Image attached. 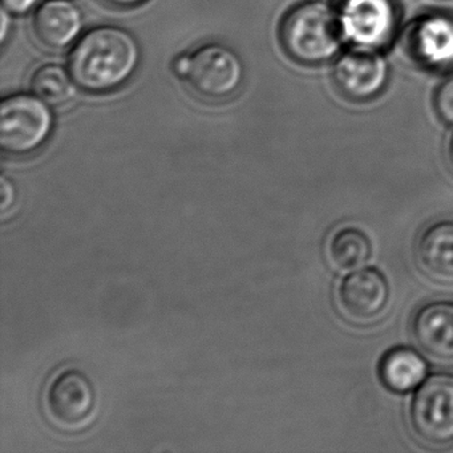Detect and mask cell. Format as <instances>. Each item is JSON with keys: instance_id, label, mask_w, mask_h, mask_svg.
I'll use <instances>...</instances> for the list:
<instances>
[{"instance_id": "4", "label": "cell", "mask_w": 453, "mask_h": 453, "mask_svg": "<svg viewBox=\"0 0 453 453\" xmlns=\"http://www.w3.org/2000/svg\"><path fill=\"white\" fill-rule=\"evenodd\" d=\"M55 116L51 105L36 95L6 97L0 107V147L12 156H27L41 150L51 137Z\"/></svg>"}, {"instance_id": "11", "label": "cell", "mask_w": 453, "mask_h": 453, "mask_svg": "<svg viewBox=\"0 0 453 453\" xmlns=\"http://www.w3.org/2000/svg\"><path fill=\"white\" fill-rule=\"evenodd\" d=\"M416 346L434 362L453 363V303L437 301L416 310L411 322Z\"/></svg>"}, {"instance_id": "17", "label": "cell", "mask_w": 453, "mask_h": 453, "mask_svg": "<svg viewBox=\"0 0 453 453\" xmlns=\"http://www.w3.org/2000/svg\"><path fill=\"white\" fill-rule=\"evenodd\" d=\"M434 103L437 116L448 126H453V76L440 84Z\"/></svg>"}, {"instance_id": "1", "label": "cell", "mask_w": 453, "mask_h": 453, "mask_svg": "<svg viewBox=\"0 0 453 453\" xmlns=\"http://www.w3.org/2000/svg\"><path fill=\"white\" fill-rule=\"evenodd\" d=\"M140 62L139 42L129 31L99 26L76 42L68 58V70L81 91L104 95L128 83Z\"/></svg>"}, {"instance_id": "5", "label": "cell", "mask_w": 453, "mask_h": 453, "mask_svg": "<svg viewBox=\"0 0 453 453\" xmlns=\"http://www.w3.org/2000/svg\"><path fill=\"white\" fill-rule=\"evenodd\" d=\"M410 424L426 444H453V373H437L420 384L411 402Z\"/></svg>"}, {"instance_id": "20", "label": "cell", "mask_w": 453, "mask_h": 453, "mask_svg": "<svg viewBox=\"0 0 453 453\" xmlns=\"http://www.w3.org/2000/svg\"><path fill=\"white\" fill-rule=\"evenodd\" d=\"M100 2L115 9L128 10L142 6L147 0H100Z\"/></svg>"}, {"instance_id": "14", "label": "cell", "mask_w": 453, "mask_h": 453, "mask_svg": "<svg viewBox=\"0 0 453 453\" xmlns=\"http://www.w3.org/2000/svg\"><path fill=\"white\" fill-rule=\"evenodd\" d=\"M426 360L411 349L387 352L379 365V375L387 388L397 394L418 388L426 376Z\"/></svg>"}, {"instance_id": "10", "label": "cell", "mask_w": 453, "mask_h": 453, "mask_svg": "<svg viewBox=\"0 0 453 453\" xmlns=\"http://www.w3.org/2000/svg\"><path fill=\"white\" fill-rule=\"evenodd\" d=\"M408 57L428 71L453 70V17L426 14L408 27L404 39Z\"/></svg>"}, {"instance_id": "3", "label": "cell", "mask_w": 453, "mask_h": 453, "mask_svg": "<svg viewBox=\"0 0 453 453\" xmlns=\"http://www.w3.org/2000/svg\"><path fill=\"white\" fill-rule=\"evenodd\" d=\"M174 75L193 95L206 102H224L234 96L245 81L240 55L221 43H209L180 55L172 63Z\"/></svg>"}, {"instance_id": "8", "label": "cell", "mask_w": 453, "mask_h": 453, "mask_svg": "<svg viewBox=\"0 0 453 453\" xmlns=\"http://www.w3.org/2000/svg\"><path fill=\"white\" fill-rule=\"evenodd\" d=\"M333 81L342 96L355 103L372 102L389 81V65L378 50L354 47L341 55L333 68Z\"/></svg>"}, {"instance_id": "12", "label": "cell", "mask_w": 453, "mask_h": 453, "mask_svg": "<svg viewBox=\"0 0 453 453\" xmlns=\"http://www.w3.org/2000/svg\"><path fill=\"white\" fill-rule=\"evenodd\" d=\"M83 27V14L71 0H46L35 10L33 18L36 41L55 51L76 43Z\"/></svg>"}, {"instance_id": "19", "label": "cell", "mask_w": 453, "mask_h": 453, "mask_svg": "<svg viewBox=\"0 0 453 453\" xmlns=\"http://www.w3.org/2000/svg\"><path fill=\"white\" fill-rule=\"evenodd\" d=\"M2 197H4V200H2L0 209H2V211L4 213V211L9 209V206L14 203L15 198L14 188H12V184L7 181L6 177H2Z\"/></svg>"}, {"instance_id": "15", "label": "cell", "mask_w": 453, "mask_h": 453, "mask_svg": "<svg viewBox=\"0 0 453 453\" xmlns=\"http://www.w3.org/2000/svg\"><path fill=\"white\" fill-rule=\"evenodd\" d=\"M372 254L370 240L357 227H343L328 241V262L339 273L362 269Z\"/></svg>"}, {"instance_id": "22", "label": "cell", "mask_w": 453, "mask_h": 453, "mask_svg": "<svg viewBox=\"0 0 453 453\" xmlns=\"http://www.w3.org/2000/svg\"><path fill=\"white\" fill-rule=\"evenodd\" d=\"M448 161H449L450 168L453 169V136L450 139L449 145H448Z\"/></svg>"}, {"instance_id": "7", "label": "cell", "mask_w": 453, "mask_h": 453, "mask_svg": "<svg viewBox=\"0 0 453 453\" xmlns=\"http://www.w3.org/2000/svg\"><path fill=\"white\" fill-rule=\"evenodd\" d=\"M96 396L89 379L79 370H63L50 381L44 396L47 418L62 431L86 428L95 418Z\"/></svg>"}, {"instance_id": "2", "label": "cell", "mask_w": 453, "mask_h": 453, "mask_svg": "<svg viewBox=\"0 0 453 453\" xmlns=\"http://www.w3.org/2000/svg\"><path fill=\"white\" fill-rule=\"evenodd\" d=\"M280 41L286 55L302 65L331 62L346 42L338 10L323 0L294 6L280 23Z\"/></svg>"}, {"instance_id": "18", "label": "cell", "mask_w": 453, "mask_h": 453, "mask_svg": "<svg viewBox=\"0 0 453 453\" xmlns=\"http://www.w3.org/2000/svg\"><path fill=\"white\" fill-rule=\"evenodd\" d=\"M4 9L12 15L22 17L28 14L38 6L39 0H2Z\"/></svg>"}, {"instance_id": "13", "label": "cell", "mask_w": 453, "mask_h": 453, "mask_svg": "<svg viewBox=\"0 0 453 453\" xmlns=\"http://www.w3.org/2000/svg\"><path fill=\"white\" fill-rule=\"evenodd\" d=\"M416 261L434 280L453 282V222H437L424 230L416 245Z\"/></svg>"}, {"instance_id": "21", "label": "cell", "mask_w": 453, "mask_h": 453, "mask_svg": "<svg viewBox=\"0 0 453 453\" xmlns=\"http://www.w3.org/2000/svg\"><path fill=\"white\" fill-rule=\"evenodd\" d=\"M10 30H12V14L4 9V12H2V33H0V39H2V43L6 42Z\"/></svg>"}, {"instance_id": "9", "label": "cell", "mask_w": 453, "mask_h": 453, "mask_svg": "<svg viewBox=\"0 0 453 453\" xmlns=\"http://www.w3.org/2000/svg\"><path fill=\"white\" fill-rule=\"evenodd\" d=\"M391 291L386 277L375 269L349 273L336 291V304L341 314L355 325L378 322L388 307Z\"/></svg>"}, {"instance_id": "16", "label": "cell", "mask_w": 453, "mask_h": 453, "mask_svg": "<svg viewBox=\"0 0 453 453\" xmlns=\"http://www.w3.org/2000/svg\"><path fill=\"white\" fill-rule=\"evenodd\" d=\"M78 88L70 70L59 65H42L31 78L33 94L51 107H65L76 96Z\"/></svg>"}, {"instance_id": "6", "label": "cell", "mask_w": 453, "mask_h": 453, "mask_svg": "<svg viewBox=\"0 0 453 453\" xmlns=\"http://www.w3.org/2000/svg\"><path fill=\"white\" fill-rule=\"evenodd\" d=\"M338 12L344 41L354 47L380 51L396 36L399 10L394 0H343Z\"/></svg>"}]
</instances>
